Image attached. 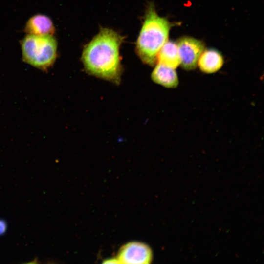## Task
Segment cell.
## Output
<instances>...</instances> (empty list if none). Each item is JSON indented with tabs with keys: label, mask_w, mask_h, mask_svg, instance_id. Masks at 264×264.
<instances>
[{
	"label": "cell",
	"mask_w": 264,
	"mask_h": 264,
	"mask_svg": "<svg viewBox=\"0 0 264 264\" xmlns=\"http://www.w3.org/2000/svg\"><path fill=\"white\" fill-rule=\"evenodd\" d=\"M123 40V37L115 31L101 29L84 48L82 60L86 71L119 84L122 70L119 48Z\"/></svg>",
	"instance_id": "1"
},
{
	"label": "cell",
	"mask_w": 264,
	"mask_h": 264,
	"mask_svg": "<svg viewBox=\"0 0 264 264\" xmlns=\"http://www.w3.org/2000/svg\"><path fill=\"white\" fill-rule=\"evenodd\" d=\"M172 26L166 19L157 14L153 5H149L136 45L137 53L143 62L151 66L156 63Z\"/></svg>",
	"instance_id": "2"
},
{
	"label": "cell",
	"mask_w": 264,
	"mask_h": 264,
	"mask_svg": "<svg viewBox=\"0 0 264 264\" xmlns=\"http://www.w3.org/2000/svg\"><path fill=\"white\" fill-rule=\"evenodd\" d=\"M21 45L22 60L43 71H48L56 60L57 42L53 35L27 34Z\"/></svg>",
	"instance_id": "3"
},
{
	"label": "cell",
	"mask_w": 264,
	"mask_h": 264,
	"mask_svg": "<svg viewBox=\"0 0 264 264\" xmlns=\"http://www.w3.org/2000/svg\"><path fill=\"white\" fill-rule=\"evenodd\" d=\"M181 67L186 70L195 69L198 66V59L204 51L203 43L190 37H183L176 43Z\"/></svg>",
	"instance_id": "4"
},
{
	"label": "cell",
	"mask_w": 264,
	"mask_h": 264,
	"mask_svg": "<svg viewBox=\"0 0 264 264\" xmlns=\"http://www.w3.org/2000/svg\"><path fill=\"white\" fill-rule=\"evenodd\" d=\"M116 259L120 264H149L152 260L153 253L147 244L132 241L120 248Z\"/></svg>",
	"instance_id": "5"
},
{
	"label": "cell",
	"mask_w": 264,
	"mask_h": 264,
	"mask_svg": "<svg viewBox=\"0 0 264 264\" xmlns=\"http://www.w3.org/2000/svg\"><path fill=\"white\" fill-rule=\"evenodd\" d=\"M27 34L43 36L53 35L55 27L51 19L43 14H36L30 17L25 24Z\"/></svg>",
	"instance_id": "6"
},
{
	"label": "cell",
	"mask_w": 264,
	"mask_h": 264,
	"mask_svg": "<svg viewBox=\"0 0 264 264\" xmlns=\"http://www.w3.org/2000/svg\"><path fill=\"white\" fill-rule=\"evenodd\" d=\"M151 79L154 83L168 88H175L179 84L175 69L159 63L152 72Z\"/></svg>",
	"instance_id": "7"
},
{
	"label": "cell",
	"mask_w": 264,
	"mask_h": 264,
	"mask_svg": "<svg viewBox=\"0 0 264 264\" xmlns=\"http://www.w3.org/2000/svg\"><path fill=\"white\" fill-rule=\"evenodd\" d=\"M224 64L222 54L217 50L209 49L204 50L198 63L200 71L206 74H212L221 69Z\"/></svg>",
	"instance_id": "8"
},
{
	"label": "cell",
	"mask_w": 264,
	"mask_h": 264,
	"mask_svg": "<svg viewBox=\"0 0 264 264\" xmlns=\"http://www.w3.org/2000/svg\"><path fill=\"white\" fill-rule=\"evenodd\" d=\"M157 63L176 69L180 64L176 43L167 41L160 48L157 57Z\"/></svg>",
	"instance_id": "9"
},
{
	"label": "cell",
	"mask_w": 264,
	"mask_h": 264,
	"mask_svg": "<svg viewBox=\"0 0 264 264\" xmlns=\"http://www.w3.org/2000/svg\"><path fill=\"white\" fill-rule=\"evenodd\" d=\"M6 226L5 221L0 220V235L2 234L5 232Z\"/></svg>",
	"instance_id": "10"
}]
</instances>
